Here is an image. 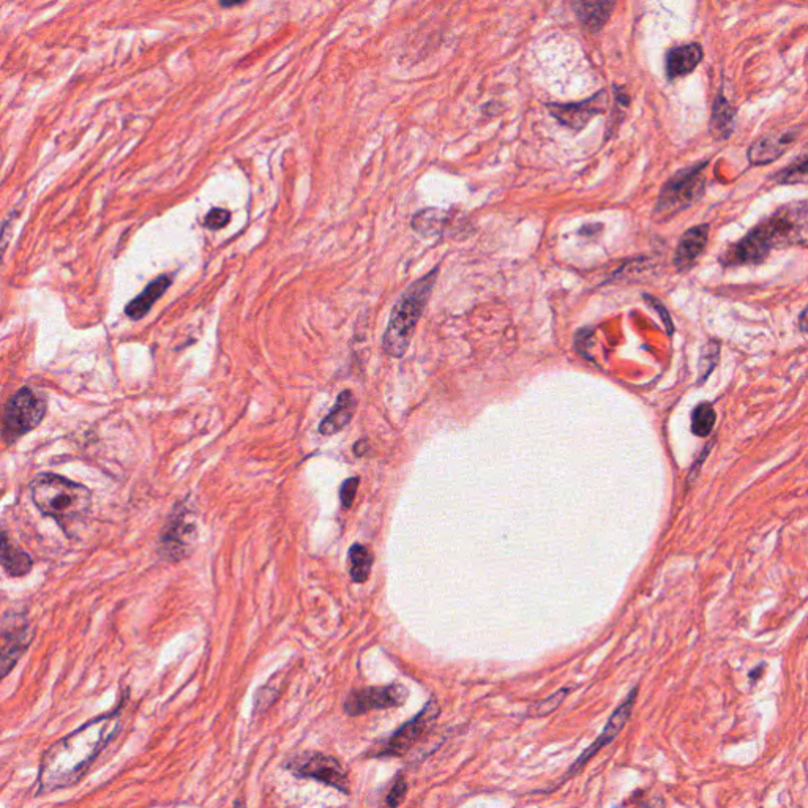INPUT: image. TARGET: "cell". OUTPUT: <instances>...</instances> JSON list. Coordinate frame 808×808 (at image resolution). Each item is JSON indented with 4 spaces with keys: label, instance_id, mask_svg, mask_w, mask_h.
I'll use <instances>...</instances> for the list:
<instances>
[{
    "label": "cell",
    "instance_id": "cell-22",
    "mask_svg": "<svg viewBox=\"0 0 808 808\" xmlns=\"http://www.w3.org/2000/svg\"><path fill=\"white\" fill-rule=\"evenodd\" d=\"M372 567V555L363 545H353L349 549V572L355 583H365Z\"/></svg>",
    "mask_w": 808,
    "mask_h": 808
},
{
    "label": "cell",
    "instance_id": "cell-14",
    "mask_svg": "<svg viewBox=\"0 0 808 808\" xmlns=\"http://www.w3.org/2000/svg\"><path fill=\"white\" fill-rule=\"evenodd\" d=\"M709 233H711L709 225L690 227L684 233L677 243L675 259H673L677 271H688L690 269H693V265L698 262V259L701 258V254L706 248Z\"/></svg>",
    "mask_w": 808,
    "mask_h": 808
},
{
    "label": "cell",
    "instance_id": "cell-2",
    "mask_svg": "<svg viewBox=\"0 0 808 808\" xmlns=\"http://www.w3.org/2000/svg\"><path fill=\"white\" fill-rule=\"evenodd\" d=\"M808 204L791 202L776 210L720 256L723 267L759 265L770 252L807 243Z\"/></svg>",
    "mask_w": 808,
    "mask_h": 808
},
{
    "label": "cell",
    "instance_id": "cell-19",
    "mask_svg": "<svg viewBox=\"0 0 808 808\" xmlns=\"http://www.w3.org/2000/svg\"><path fill=\"white\" fill-rule=\"evenodd\" d=\"M187 532H188V524L183 521V518H172L160 537L161 556L170 561L180 559L183 556V549L187 546Z\"/></svg>",
    "mask_w": 808,
    "mask_h": 808
},
{
    "label": "cell",
    "instance_id": "cell-16",
    "mask_svg": "<svg viewBox=\"0 0 808 808\" xmlns=\"http://www.w3.org/2000/svg\"><path fill=\"white\" fill-rule=\"evenodd\" d=\"M704 57L700 43H688L666 52V76L669 81L692 73Z\"/></svg>",
    "mask_w": 808,
    "mask_h": 808
},
{
    "label": "cell",
    "instance_id": "cell-24",
    "mask_svg": "<svg viewBox=\"0 0 808 808\" xmlns=\"http://www.w3.org/2000/svg\"><path fill=\"white\" fill-rule=\"evenodd\" d=\"M715 425V410L709 403H701L692 412V431L698 437H706Z\"/></svg>",
    "mask_w": 808,
    "mask_h": 808
},
{
    "label": "cell",
    "instance_id": "cell-34",
    "mask_svg": "<svg viewBox=\"0 0 808 808\" xmlns=\"http://www.w3.org/2000/svg\"><path fill=\"white\" fill-rule=\"evenodd\" d=\"M240 4H242V2H229V4H226V2H221V5L223 6H235L240 5Z\"/></svg>",
    "mask_w": 808,
    "mask_h": 808
},
{
    "label": "cell",
    "instance_id": "cell-9",
    "mask_svg": "<svg viewBox=\"0 0 808 808\" xmlns=\"http://www.w3.org/2000/svg\"><path fill=\"white\" fill-rule=\"evenodd\" d=\"M409 690L403 684H390L382 687H365L353 690L344 700V712L349 717H359L372 711L395 709L406 704Z\"/></svg>",
    "mask_w": 808,
    "mask_h": 808
},
{
    "label": "cell",
    "instance_id": "cell-17",
    "mask_svg": "<svg viewBox=\"0 0 808 808\" xmlns=\"http://www.w3.org/2000/svg\"><path fill=\"white\" fill-rule=\"evenodd\" d=\"M170 283H172V277L170 275L155 278L153 281L145 286V289L139 296L134 297L132 302L126 305L125 315L132 321L142 319L151 311L153 303L157 302L158 298L163 296L166 289L170 288Z\"/></svg>",
    "mask_w": 808,
    "mask_h": 808
},
{
    "label": "cell",
    "instance_id": "cell-15",
    "mask_svg": "<svg viewBox=\"0 0 808 808\" xmlns=\"http://www.w3.org/2000/svg\"><path fill=\"white\" fill-rule=\"evenodd\" d=\"M0 567L4 568L8 576L12 578H23L29 574L33 568L32 556L19 548L16 543L12 542L5 529L0 528Z\"/></svg>",
    "mask_w": 808,
    "mask_h": 808
},
{
    "label": "cell",
    "instance_id": "cell-18",
    "mask_svg": "<svg viewBox=\"0 0 808 808\" xmlns=\"http://www.w3.org/2000/svg\"><path fill=\"white\" fill-rule=\"evenodd\" d=\"M355 406H357V401L354 398L353 391H341L336 403H335L334 409L319 425V433L322 436H332L340 433L341 429L347 427L349 422L353 420Z\"/></svg>",
    "mask_w": 808,
    "mask_h": 808
},
{
    "label": "cell",
    "instance_id": "cell-28",
    "mask_svg": "<svg viewBox=\"0 0 808 808\" xmlns=\"http://www.w3.org/2000/svg\"><path fill=\"white\" fill-rule=\"evenodd\" d=\"M229 221H231V212L226 210V208L215 207L208 212L207 216H206V221H204V225L208 229H212V231H218V229H223V227L227 226L229 225Z\"/></svg>",
    "mask_w": 808,
    "mask_h": 808
},
{
    "label": "cell",
    "instance_id": "cell-20",
    "mask_svg": "<svg viewBox=\"0 0 808 808\" xmlns=\"http://www.w3.org/2000/svg\"><path fill=\"white\" fill-rule=\"evenodd\" d=\"M576 16L581 21V24L586 27L587 31L600 32L605 27L606 23L611 18V13L616 8V4L610 2H578L572 4Z\"/></svg>",
    "mask_w": 808,
    "mask_h": 808
},
{
    "label": "cell",
    "instance_id": "cell-21",
    "mask_svg": "<svg viewBox=\"0 0 808 808\" xmlns=\"http://www.w3.org/2000/svg\"><path fill=\"white\" fill-rule=\"evenodd\" d=\"M734 109L730 101L726 100L723 90H720L713 103L712 119H711V132L715 138L723 141L731 134L734 128Z\"/></svg>",
    "mask_w": 808,
    "mask_h": 808
},
{
    "label": "cell",
    "instance_id": "cell-23",
    "mask_svg": "<svg viewBox=\"0 0 808 808\" xmlns=\"http://www.w3.org/2000/svg\"><path fill=\"white\" fill-rule=\"evenodd\" d=\"M281 687H283V682L269 681L265 685L259 688L258 693H256L254 701H252V715L254 717L267 712L277 702L280 693H281Z\"/></svg>",
    "mask_w": 808,
    "mask_h": 808
},
{
    "label": "cell",
    "instance_id": "cell-31",
    "mask_svg": "<svg viewBox=\"0 0 808 808\" xmlns=\"http://www.w3.org/2000/svg\"><path fill=\"white\" fill-rule=\"evenodd\" d=\"M13 216H10L8 220L4 221V225L0 227V256H2V252L5 250L6 243H8V235L6 234L10 233V223H12Z\"/></svg>",
    "mask_w": 808,
    "mask_h": 808
},
{
    "label": "cell",
    "instance_id": "cell-6",
    "mask_svg": "<svg viewBox=\"0 0 808 808\" xmlns=\"http://www.w3.org/2000/svg\"><path fill=\"white\" fill-rule=\"evenodd\" d=\"M48 412V403L41 395L31 387H21L14 395L6 401L2 412L0 437L6 445L19 441L23 436L31 433L43 422Z\"/></svg>",
    "mask_w": 808,
    "mask_h": 808
},
{
    "label": "cell",
    "instance_id": "cell-35",
    "mask_svg": "<svg viewBox=\"0 0 808 808\" xmlns=\"http://www.w3.org/2000/svg\"><path fill=\"white\" fill-rule=\"evenodd\" d=\"M646 808H650V807H647V805H646Z\"/></svg>",
    "mask_w": 808,
    "mask_h": 808
},
{
    "label": "cell",
    "instance_id": "cell-11",
    "mask_svg": "<svg viewBox=\"0 0 808 808\" xmlns=\"http://www.w3.org/2000/svg\"><path fill=\"white\" fill-rule=\"evenodd\" d=\"M549 113L559 120L562 125L572 128L574 132H580L595 117L606 111L608 107V92L600 90L587 100L580 103H551L548 105Z\"/></svg>",
    "mask_w": 808,
    "mask_h": 808
},
{
    "label": "cell",
    "instance_id": "cell-8",
    "mask_svg": "<svg viewBox=\"0 0 808 808\" xmlns=\"http://www.w3.org/2000/svg\"><path fill=\"white\" fill-rule=\"evenodd\" d=\"M439 715H441V706L435 698H431L423 706L420 712L416 713L412 719L408 720L406 723L391 732L389 738L384 739L382 744H379L378 748L372 751V757H403L417 742L422 740L423 736L429 731V728Z\"/></svg>",
    "mask_w": 808,
    "mask_h": 808
},
{
    "label": "cell",
    "instance_id": "cell-3",
    "mask_svg": "<svg viewBox=\"0 0 808 808\" xmlns=\"http://www.w3.org/2000/svg\"><path fill=\"white\" fill-rule=\"evenodd\" d=\"M31 496L38 510L44 517L52 518L67 532L69 526L87 517L92 505V492L87 486L59 473H40L32 480Z\"/></svg>",
    "mask_w": 808,
    "mask_h": 808
},
{
    "label": "cell",
    "instance_id": "cell-26",
    "mask_svg": "<svg viewBox=\"0 0 808 808\" xmlns=\"http://www.w3.org/2000/svg\"><path fill=\"white\" fill-rule=\"evenodd\" d=\"M406 794H408V782H406V776H404L403 774H398V776H395V780L391 782L389 793L385 795V807L397 808L398 805H401Z\"/></svg>",
    "mask_w": 808,
    "mask_h": 808
},
{
    "label": "cell",
    "instance_id": "cell-33",
    "mask_svg": "<svg viewBox=\"0 0 808 808\" xmlns=\"http://www.w3.org/2000/svg\"><path fill=\"white\" fill-rule=\"evenodd\" d=\"M234 808H245L243 799H237V801H235V803H234Z\"/></svg>",
    "mask_w": 808,
    "mask_h": 808
},
{
    "label": "cell",
    "instance_id": "cell-25",
    "mask_svg": "<svg viewBox=\"0 0 808 808\" xmlns=\"http://www.w3.org/2000/svg\"><path fill=\"white\" fill-rule=\"evenodd\" d=\"M807 155L802 153L794 163L789 164L788 168H785V170H778L774 179H776V182L782 183V185L805 183L807 182Z\"/></svg>",
    "mask_w": 808,
    "mask_h": 808
},
{
    "label": "cell",
    "instance_id": "cell-30",
    "mask_svg": "<svg viewBox=\"0 0 808 808\" xmlns=\"http://www.w3.org/2000/svg\"><path fill=\"white\" fill-rule=\"evenodd\" d=\"M644 298L649 302L652 308L658 311V315L662 317L663 324H665V327H666V332H668L669 335L673 334V332H675V326H673V321H671V316H669L668 311L663 307V303L660 302V300L654 298V297L647 296V294L644 296Z\"/></svg>",
    "mask_w": 808,
    "mask_h": 808
},
{
    "label": "cell",
    "instance_id": "cell-1",
    "mask_svg": "<svg viewBox=\"0 0 808 808\" xmlns=\"http://www.w3.org/2000/svg\"><path fill=\"white\" fill-rule=\"evenodd\" d=\"M122 711L124 702L111 712L88 720L81 728L50 745L38 770L37 794H48L81 782L119 732Z\"/></svg>",
    "mask_w": 808,
    "mask_h": 808
},
{
    "label": "cell",
    "instance_id": "cell-10",
    "mask_svg": "<svg viewBox=\"0 0 808 808\" xmlns=\"http://www.w3.org/2000/svg\"><path fill=\"white\" fill-rule=\"evenodd\" d=\"M637 694L638 688L635 687L630 693L627 694V698L616 707V711L611 713V717L606 721L605 728L600 732L597 740L591 744V747H587L586 750L583 751L580 757L576 758V761L568 767L565 778L576 776L601 748H605L606 745L611 744L612 740L618 738L619 732L624 730V726L627 725V721L630 719L635 701H637Z\"/></svg>",
    "mask_w": 808,
    "mask_h": 808
},
{
    "label": "cell",
    "instance_id": "cell-5",
    "mask_svg": "<svg viewBox=\"0 0 808 808\" xmlns=\"http://www.w3.org/2000/svg\"><path fill=\"white\" fill-rule=\"evenodd\" d=\"M707 161L692 164L688 168L675 172L660 189V195L656 197L654 218L656 221H668L681 214L685 208L692 207L700 201L704 189H706V177L704 170Z\"/></svg>",
    "mask_w": 808,
    "mask_h": 808
},
{
    "label": "cell",
    "instance_id": "cell-27",
    "mask_svg": "<svg viewBox=\"0 0 808 808\" xmlns=\"http://www.w3.org/2000/svg\"><path fill=\"white\" fill-rule=\"evenodd\" d=\"M719 354V343H715V341H711V343H707L706 346L702 347V353H701L700 359V381L707 378V376H709V372H712L713 366L717 365Z\"/></svg>",
    "mask_w": 808,
    "mask_h": 808
},
{
    "label": "cell",
    "instance_id": "cell-29",
    "mask_svg": "<svg viewBox=\"0 0 808 808\" xmlns=\"http://www.w3.org/2000/svg\"><path fill=\"white\" fill-rule=\"evenodd\" d=\"M357 488H359V479H357V477L347 479L346 482L343 483V486H341V504H343L344 509H351V507H353L354 499H355V494H357Z\"/></svg>",
    "mask_w": 808,
    "mask_h": 808
},
{
    "label": "cell",
    "instance_id": "cell-12",
    "mask_svg": "<svg viewBox=\"0 0 808 808\" xmlns=\"http://www.w3.org/2000/svg\"><path fill=\"white\" fill-rule=\"evenodd\" d=\"M33 635L35 633L27 622L0 629V681L18 665L33 641Z\"/></svg>",
    "mask_w": 808,
    "mask_h": 808
},
{
    "label": "cell",
    "instance_id": "cell-7",
    "mask_svg": "<svg viewBox=\"0 0 808 808\" xmlns=\"http://www.w3.org/2000/svg\"><path fill=\"white\" fill-rule=\"evenodd\" d=\"M284 769L297 778H308L336 789L343 794H349V776L343 764L334 757L319 751H305L289 758L284 763Z\"/></svg>",
    "mask_w": 808,
    "mask_h": 808
},
{
    "label": "cell",
    "instance_id": "cell-13",
    "mask_svg": "<svg viewBox=\"0 0 808 808\" xmlns=\"http://www.w3.org/2000/svg\"><path fill=\"white\" fill-rule=\"evenodd\" d=\"M799 132L801 130L793 128L788 132L770 133L763 138L757 139L748 151L750 163L755 166H764V164L776 161V158L782 157L783 153L794 144Z\"/></svg>",
    "mask_w": 808,
    "mask_h": 808
},
{
    "label": "cell",
    "instance_id": "cell-4",
    "mask_svg": "<svg viewBox=\"0 0 808 808\" xmlns=\"http://www.w3.org/2000/svg\"><path fill=\"white\" fill-rule=\"evenodd\" d=\"M437 269L427 273L409 284L398 297L397 303L391 308L389 324L385 328L382 346L390 357H403L409 347L412 335L416 332L417 322L427 307L431 290L437 280Z\"/></svg>",
    "mask_w": 808,
    "mask_h": 808
},
{
    "label": "cell",
    "instance_id": "cell-32",
    "mask_svg": "<svg viewBox=\"0 0 808 808\" xmlns=\"http://www.w3.org/2000/svg\"><path fill=\"white\" fill-rule=\"evenodd\" d=\"M801 330L805 332V309L801 313Z\"/></svg>",
    "mask_w": 808,
    "mask_h": 808
}]
</instances>
